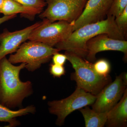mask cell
<instances>
[{"label": "cell", "mask_w": 127, "mask_h": 127, "mask_svg": "<svg viewBox=\"0 0 127 127\" xmlns=\"http://www.w3.org/2000/svg\"><path fill=\"white\" fill-rule=\"evenodd\" d=\"M22 63L15 66L5 57L0 61V104L9 108L20 107L23 100L33 93L30 81H21L20 73L25 68Z\"/></svg>", "instance_id": "cell-1"}, {"label": "cell", "mask_w": 127, "mask_h": 127, "mask_svg": "<svg viewBox=\"0 0 127 127\" xmlns=\"http://www.w3.org/2000/svg\"><path fill=\"white\" fill-rule=\"evenodd\" d=\"M115 18L113 16H107L103 20L84 25L73 32L68 39L55 47L61 51L72 53L85 59L87 42L98 35L106 34L111 38L125 40L126 38L117 26Z\"/></svg>", "instance_id": "cell-2"}, {"label": "cell", "mask_w": 127, "mask_h": 127, "mask_svg": "<svg viewBox=\"0 0 127 127\" xmlns=\"http://www.w3.org/2000/svg\"><path fill=\"white\" fill-rule=\"evenodd\" d=\"M65 54L75 70L71 78L76 81L77 87L96 96L111 82L109 76L102 77L98 75L90 62L69 52L65 51Z\"/></svg>", "instance_id": "cell-3"}, {"label": "cell", "mask_w": 127, "mask_h": 127, "mask_svg": "<svg viewBox=\"0 0 127 127\" xmlns=\"http://www.w3.org/2000/svg\"><path fill=\"white\" fill-rule=\"evenodd\" d=\"M60 51L45 43L29 40L22 43L8 60L13 64L25 63V68L33 72L40 68L42 64L50 61L53 55Z\"/></svg>", "instance_id": "cell-4"}, {"label": "cell", "mask_w": 127, "mask_h": 127, "mask_svg": "<svg viewBox=\"0 0 127 127\" xmlns=\"http://www.w3.org/2000/svg\"><path fill=\"white\" fill-rule=\"evenodd\" d=\"M96 98L95 95L77 87L75 92L68 97L48 102V109L50 113L57 116L56 124L61 126L68 115L76 110L92 105Z\"/></svg>", "instance_id": "cell-5"}, {"label": "cell", "mask_w": 127, "mask_h": 127, "mask_svg": "<svg viewBox=\"0 0 127 127\" xmlns=\"http://www.w3.org/2000/svg\"><path fill=\"white\" fill-rule=\"evenodd\" d=\"M43 20L42 23L32 32L28 40L54 47L68 39L73 31L75 22L58 21L51 22L47 19Z\"/></svg>", "instance_id": "cell-6"}, {"label": "cell", "mask_w": 127, "mask_h": 127, "mask_svg": "<svg viewBox=\"0 0 127 127\" xmlns=\"http://www.w3.org/2000/svg\"><path fill=\"white\" fill-rule=\"evenodd\" d=\"M87 0H46L47 7L39 14L41 19L50 22H75L83 11Z\"/></svg>", "instance_id": "cell-7"}, {"label": "cell", "mask_w": 127, "mask_h": 127, "mask_svg": "<svg viewBox=\"0 0 127 127\" xmlns=\"http://www.w3.org/2000/svg\"><path fill=\"white\" fill-rule=\"evenodd\" d=\"M122 74L107 84L96 95L92 109L99 113L108 112L120 101L126 89Z\"/></svg>", "instance_id": "cell-8"}, {"label": "cell", "mask_w": 127, "mask_h": 127, "mask_svg": "<svg viewBox=\"0 0 127 127\" xmlns=\"http://www.w3.org/2000/svg\"><path fill=\"white\" fill-rule=\"evenodd\" d=\"M86 49V58L89 62L95 61L97 53L107 51H118L123 53L125 61H127V41L113 39L106 34L98 35L88 41Z\"/></svg>", "instance_id": "cell-9"}, {"label": "cell", "mask_w": 127, "mask_h": 127, "mask_svg": "<svg viewBox=\"0 0 127 127\" xmlns=\"http://www.w3.org/2000/svg\"><path fill=\"white\" fill-rule=\"evenodd\" d=\"M113 0H88L79 18L75 21L73 31L84 25L103 20L108 14Z\"/></svg>", "instance_id": "cell-10"}, {"label": "cell", "mask_w": 127, "mask_h": 127, "mask_svg": "<svg viewBox=\"0 0 127 127\" xmlns=\"http://www.w3.org/2000/svg\"><path fill=\"white\" fill-rule=\"evenodd\" d=\"M38 22L22 30L14 32L5 29L0 34V61L6 55L15 52L22 43L28 40L32 32L40 26Z\"/></svg>", "instance_id": "cell-11"}, {"label": "cell", "mask_w": 127, "mask_h": 127, "mask_svg": "<svg viewBox=\"0 0 127 127\" xmlns=\"http://www.w3.org/2000/svg\"><path fill=\"white\" fill-rule=\"evenodd\" d=\"M127 124V89L118 102L107 112L105 125L109 127H125Z\"/></svg>", "instance_id": "cell-12"}, {"label": "cell", "mask_w": 127, "mask_h": 127, "mask_svg": "<svg viewBox=\"0 0 127 127\" xmlns=\"http://www.w3.org/2000/svg\"><path fill=\"white\" fill-rule=\"evenodd\" d=\"M43 10L28 7L14 0H4L1 13L4 15H10L20 14L23 16L29 18H34L37 14H40Z\"/></svg>", "instance_id": "cell-13"}, {"label": "cell", "mask_w": 127, "mask_h": 127, "mask_svg": "<svg viewBox=\"0 0 127 127\" xmlns=\"http://www.w3.org/2000/svg\"><path fill=\"white\" fill-rule=\"evenodd\" d=\"M36 111L35 106L31 105L25 108L17 111H13L0 104V122L9 124L7 127H15L20 125V123L17 120L18 117L34 114Z\"/></svg>", "instance_id": "cell-14"}, {"label": "cell", "mask_w": 127, "mask_h": 127, "mask_svg": "<svg viewBox=\"0 0 127 127\" xmlns=\"http://www.w3.org/2000/svg\"><path fill=\"white\" fill-rule=\"evenodd\" d=\"M79 110L84 118L86 127H103L105 126L107 112H97L88 106Z\"/></svg>", "instance_id": "cell-15"}, {"label": "cell", "mask_w": 127, "mask_h": 127, "mask_svg": "<svg viewBox=\"0 0 127 127\" xmlns=\"http://www.w3.org/2000/svg\"><path fill=\"white\" fill-rule=\"evenodd\" d=\"M93 67L95 72L100 76L107 77L109 76L111 66L107 60L104 59H99L93 64Z\"/></svg>", "instance_id": "cell-16"}, {"label": "cell", "mask_w": 127, "mask_h": 127, "mask_svg": "<svg viewBox=\"0 0 127 127\" xmlns=\"http://www.w3.org/2000/svg\"><path fill=\"white\" fill-rule=\"evenodd\" d=\"M115 21L119 29L126 39L127 35V6L122 13L115 18Z\"/></svg>", "instance_id": "cell-17"}, {"label": "cell", "mask_w": 127, "mask_h": 127, "mask_svg": "<svg viewBox=\"0 0 127 127\" xmlns=\"http://www.w3.org/2000/svg\"><path fill=\"white\" fill-rule=\"evenodd\" d=\"M127 6V0H113L107 16L116 18L122 12Z\"/></svg>", "instance_id": "cell-18"}, {"label": "cell", "mask_w": 127, "mask_h": 127, "mask_svg": "<svg viewBox=\"0 0 127 127\" xmlns=\"http://www.w3.org/2000/svg\"><path fill=\"white\" fill-rule=\"evenodd\" d=\"M28 7H33L43 10L46 5V0H14Z\"/></svg>", "instance_id": "cell-19"}, {"label": "cell", "mask_w": 127, "mask_h": 127, "mask_svg": "<svg viewBox=\"0 0 127 127\" xmlns=\"http://www.w3.org/2000/svg\"><path fill=\"white\" fill-rule=\"evenodd\" d=\"M50 73L55 77L60 78L65 75L66 71L64 66L53 63L50 65Z\"/></svg>", "instance_id": "cell-20"}, {"label": "cell", "mask_w": 127, "mask_h": 127, "mask_svg": "<svg viewBox=\"0 0 127 127\" xmlns=\"http://www.w3.org/2000/svg\"><path fill=\"white\" fill-rule=\"evenodd\" d=\"M52 58L53 64L63 66L64 65L67 60V57L65 54L59 53V52L54 54Z\"/></svg>", "instance_id": "cell-21"}, {"label": "cell", "mask_w": 127, "mask_h": 127, "mask_svg": "<svg viewBox=\"0 0 127 127\" xmlns=\"http://www.w3.org/2000/svg\"><path fill=\"white\" fill-rule=\"evenodd\" d=\"M16 17V15L14 14L10 15H4L2 17H0V25L7 21L15 18Z\"/></svg>", "instance_id": "cell-22"}, {"label": "cell", "mask_w": 127, "mask_h": 127, "mask_svg": "<svg viewBox=\"0 0 127 127\" xmlns=\"http://www.w3.org/2000/svg\"><path fill=\"white\" fill-rule=\"evenodd\" d=\"M122 78L124 83L126 85L127 84V72H125L122 73Z\"/></svg>", "instance_id": "cell-23"}, {"label": "cell", "mask_w": 127, "mask_h": 127, "mask_svg": "<svg viewBox=\"0 0 127 127\" xmlns=\"http://www.w3.org/2000/svg\"><path fill=\"white\" fill-rule=\"evenodd\" d=\"M4 0H0V13H1V8H2V5H3Z\"/></svg>", "instance_id": "cell-24"}]
</instances>
